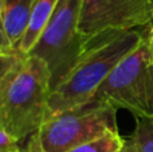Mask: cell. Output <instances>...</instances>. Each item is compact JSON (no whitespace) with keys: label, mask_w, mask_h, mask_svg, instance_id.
Returning <instances> with one entry per match:
<instances>
[{"label":"cell","mask_w":153,"mask_h":152,"mask_svg":"<svg viewBox=\"0 0 153 152\" xmlns=\"http://www.w3.org/2000/svg\"><path fill=\"white\" fill-rule=\"evenodd\" d=\"M143 39V32L129 30L105 32L87 40L71 70L51 92L46 120L91 101L110 73Z\"/></svg>","instance_id":"cell-1"},{"label":"cell","mask_w":153,"mask_h":152,"mask_svg":"<svg viewBox=\"0 0 153 152\" xmlns=\"http://www.w3.org/2000/svg\"><path fill=\"white\" fill-rule=\"evenodd\" d=\"M51 92L45 61L26 55L0 88V129L18 143L31 137L46 121Z\"/></svg>","instance_id":"cell-2"},{"label":"cell","mask_w":153,"mask_h":152,"mask_svg":"<svg viewBox=\"0 0 153 152\" xmlns=\"http://www.w3.org/2000/svg\"><path fill=\"white\" fill-rule=\"evenodd\" d=\"M117 110L108 102L91 101L47 118L30 137L27 152H69L110 131H118Z\"/></svg>","instance_id":"cell-3"},{"label":"cell","mask_w":153,"mask_h":152,"mask_svg":"<svg viewBox=\"0 0 153 152\" xmlns=\"http://www.w3.org/2000/svg\"><path fill=\"white\" fill-rule=\"evenodd\" d=\"M93 100L125 109L134 117L153 118V59L145 38L110 73Z\"/></svg>","instance_id":"cell-4"},{"label":"cell","mask_w":153,"mask_h":152,"mask_svg":"<svg viewBox=\"0 0 153 152\" xmlns=\"http://www.w3.org/2000/svg\"><path fill=\"white\" fill-rule=\"evenodd\" d=\"M82 0H59L42 37L28 55L45 61L53 90L74 66L87 40L79 32Z\"/></svg>","instance_id":"cell-5"},{"label":"cell","mask_w":153,"mask_h":152,"mask_svg":"<svg viewBox=\"0 0 153 152\" xmlns=\"http://www.w3.org/2000/svg\"><path fill=\"white\" fill-rule=\"evenodd\" d=\"M152 22L149 0H82L79 32L89 40L105 32L148 27Z\"/></svg>","instance_id":"cell-6"},{"label":"cell","mask_w":153,"mask_h":152,"mask_svg":"<svg viewBox=\"0 0 153 152\" xmlns=\"http://www.w3.org/2000/svg\"><path fill=\"white\" fill-rule=\"evenodd\" d=\"M32 4L34 0H3L0 20L11 46L15 50H18L28 27Z\"/></svg>","instance_id":"cell-7"},{"label":"cell","mask_w":153,"mask_h":152,"mask_svg":"<svg viewBox=\"0 0 153 152\" xmlns=\"http://www.w3.org/2000/svg\"><path fill=\"white\" fill-rule=\"evenodd\" d=\"M59 0H34L30 16L28 27L26 30L22 42L18 46V51L23 55H28L31 50L35 47L36 42L42 37L51 15L55 11Z\"/></svg>","instance_id":"cell-8"},{"label":"cell","mask_w":153,"mask_h":152,"mask_svg":"<svg viewBox=\"0 0 153 152\" xmlns=\"http://www.w3.org/2000/svg\"><path fill=\"white\" fill-rule=\"evenodd\" d=\"M133 132L125 137L124 152H153V118L134 117Z\"/></svg>","instance_id":"cell-9"},{"label":"cell","mask_w":153,"mask_h":152,"mask_svg":"<svg viewBox=\"0 0 153 152\" xmlns=\"http://www.w3.org/2000/svg\"><path fill=\"white\" fill-rule=\"evenodd\" d=\"M125 145V137L118 131H110L94 140L81 144L69 152H121Z\"/></svg>","instance_id":"cell-10"},{"label":"cell","mask_w":153,"mask_h":152,"mask_svg":"<svg viewBox=\"0 0 153 152\" xmlns=\"http://www.w3.org/2000/svg\"><path fill=\"white\" fill-rule=\"evenodd\" d=\"M24 57L26 55L20 54L18 50H0V88L5 82L8 75L15 70V67L23 61Z\"/></svg>","instance_id":"cell-11"},{"label":"cell","mask_w":153,"mask_h":152,"mask_svg":"<svg viewBox=\"0 0 153 152\" xmlns=\"http://www.w3.org/2000/svg\"><path fill=\"white\" fill-rule=\"evenodd\" d=\"M0 152H24L15 139L0 129Z\"/></svg>","instance_id":"cell-12"},{"label":"cell","mask_w":153,"mask_h":152,"mask_svg":"<svg viewBox=\"0 0 153 152\" xmlns=\"http://www.w3.org/2000/svg\"><path fill=\"white\" fill-rule=\"evenodd\" d=\"M0 50H4V51L15 50V48L11 46L10 40H8L7 35H5L4 28H3V24H1V20H0Z\"/></svg>","instance_id":"cell-13"},{"label":"cell","mask_w":153,"mask_h":152,"mask_svg":"<svg viewBox=\"0 0 153 152\" xmlns=\"http://www.w3.org/2000/svg\"><path fill=\"white\" fill-rule=\"evenodd\" d=\"M144 38H145V43L148 46L149 54L153 59V22L148 26V31H146V34H144Z\"/></svg>","instance_id":"cell-14"},{"label":"cell","mask_w":153,"mask_h":152,"mask_svg":"<svg viewBox=\"0 0 153 152\" xmlns=\"http://www.w3.org/2000/svg\"><path fill=\"white\" fill-rule=\"evenodd\" d=\"M1 5H3V0H0V12H1Z\"/></svg>","instance_id":"cell-15"},{"label":"cell","mask_w":153,"mask_h":152,"mask_svg":"<svg viewBox=\"0 0 153 152\" xmlns=\"http://www.w3.org/2000/svg\"><path fill=\"white\" fill-rule=\"evenodd\" d=\"M149 1H151V4H152V8H153V0H149Z\"/></svg>","instance_id":"cell-16"},{"label":"cell","mask_w":153,"mask_h":152,"mask_svg":"<svg viewBox=\"0 0 153 152\" xmlns=\"http://www.w3.org/2000/svg\"><path fill=\"white\" fill-rule=\"evenodd\" d=\"M24 152H27V151H24Z\"/></svg>","instance_id":"cell-17"},{"label":"cell","mask_w":153,"mask_h":152,"mask_svg":"<svg viewBox=\"0 0 153 152\" xmlns=\"http://www.w3.org/2000/svg\"><path fill=\"white\" fill-rule=\"evenodd\" d=\"M121 152H124V151H121Z\"/></svg>","instance_id":"cell-18"}]
</instances>
